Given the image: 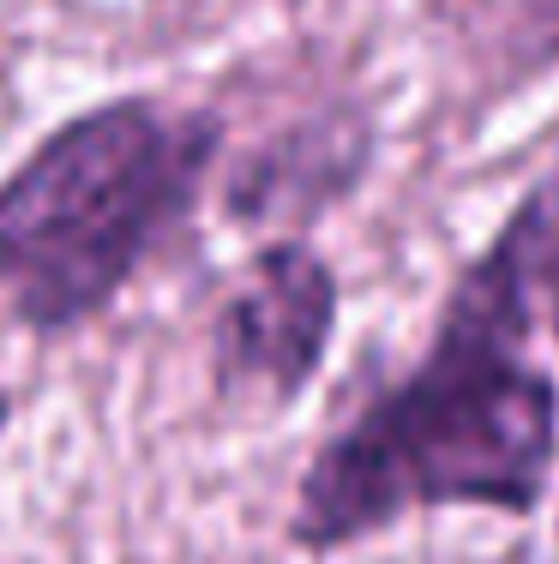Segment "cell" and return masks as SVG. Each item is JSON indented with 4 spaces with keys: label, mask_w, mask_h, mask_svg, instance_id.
<instances>
[{
    "label": "cell",
    "mask_w": 559,
    "mask_h": 564,
    "mask_svg": "<svg viewBox=\"0 0 559 564\" xmlns=\"http://www.w3.org/2000/svg\"><path fill=\"white\" fill-rule=\"evenodd\" d=\"M536 337V193H524L445 289L421 360L301 468L289 546L331 558L433 510L536 517L559 468V372Z\"/></svg>",
    "instance_id": "1"
},
{
    "label": "cell",
    "mask_w": 559,
    "mask_h": 564,
    "mask_svg": "<svg viewBox=\"0 0 559 564\" xmlns=\"http://www.w3.org/2000/svg\"><path fill=\"white\" fill-rule=\"evenodd\" d=\"M223 151V115H169L115 97L61 120L0 181V282L36 337L90 325L198 205Z\"/></svg>",
    "instance_id": "2"
},
{
    "label": "cell",
    "mask_w": 559,
    "mask_h": 564,
    "mask_svg": "<svg viewBox=\"0 0 559 564\" xmlns=\"http://www.w3.org/2000/svg\"><path fill=\"white\" fill-rule=\"evenodd\" d=\"M343 318L337 264L308 235L259 240L211 318V397L241 414H283L325 372Z\"/></svg>",
    "instance_id": "3"
},
{
    "label": "cell",
    "mask_w": 559,
    "mask_h": 564,
    "mask_svg": "<svg viewBox=\"0 0 559 564\" xmlns=\"http://www.w3.org/2000/svg\"><path fill=\"white\" fill-rule=\"evenodd\" d=\"M373 163V127L362 109H331L313 120H295L277 139H265L252 156H241L223 186V217L241 228H283L308 235L331 205L367 181ZM277 240V235H271Z\"/></svg>",
    "instance_id": "4"
},
{
    "label": "cell",
    "mask_w": 559,
    "mask_h": 564,
    "mask_svg": "<svg viewBox=\"0 0 559 564\" xmlns=\"http://www.w3.org/2000/svg\"><path fill=\"white\" fill-rule=\"evenodd\" d=\"M536 193V289H541V318L559 343V181L529 186Z\"/></svg>",
    "instance_id": "5"
},
{
    "label": "cell",
    "mask_w": 559,
    "mask_h": 564,
    "mask_svg": "<svg viewBox=\"0 0 559 564\" xmlns=\"http://www.w3.org/2000/svg\"><path fill=\"white\" fill-rule=\"evenodd\" d=\"M529 43L541 61H559V0H529Z\"/></svg>",
    "instance_id": "6"
},
{
    "label": "cell",
    "mask_w": 559,
    "mask_h": 564,
    "mask_svg": "<svg viewBox=\"0 0 559 564\" xmlns=\"http://www.w3.org/2000/svg\"><path fill=\"white\" fill-rule=\"evenodd\" d=\"M12 409H19V397H12L7 384H0V438H7V426H12Z\"/></svg>",
    "instance_id": "7"
}]
</instances>
